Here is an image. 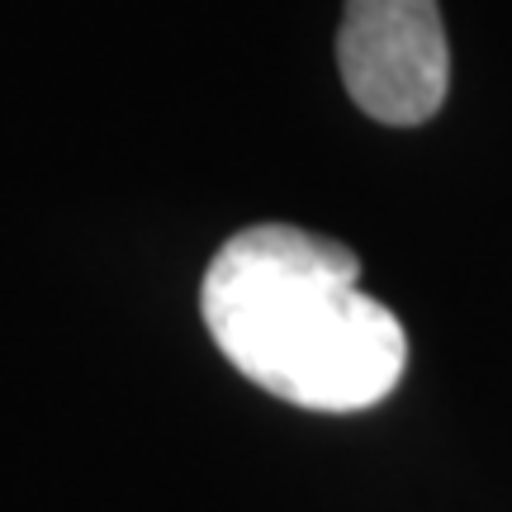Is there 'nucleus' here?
<instances>
[{
    "mask_svg": "<svg viewBox=\"0 0 512 512\" xmlns=\"http://www.w3.org/2000/svg\"><path fill=\"white\" fill-rule=\"evenodd\" d=\"M200 313L242 380L309 413L375 408L408 366V332L361 290L356 252L294 223H256L223 242Z\"/></svg>",
    "mask_w": 512,
    "mask_h": 512,
    "instance_id": "1",
    "label": "nucleus"
},
{
    "mask_svg": "<svg viewBox=\"0 0 512 512\" xmlns=\"http://www.w3.org/2000/svg\"><path fill=\"white\" fill-rule=\"evenodd\" d=\"M347 95L380 124H427L451 91V48L437 0H347L337 29Z\"/></svg>",
    "mask_w": 512,
    "mask_h": 512,
    "instance_id": "2",
    "label": "nucleus"
}]
</instances>
